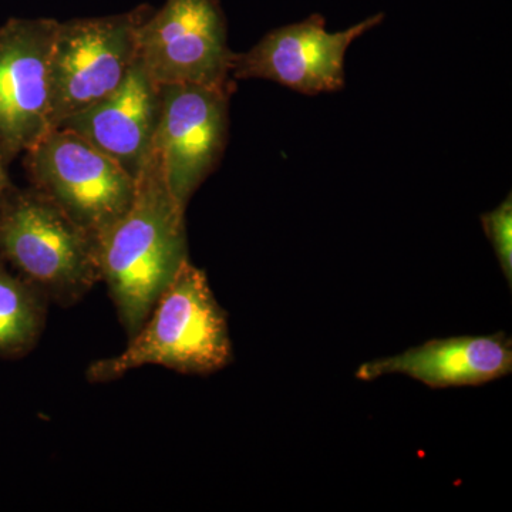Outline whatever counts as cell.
<instances>
[{
  "label": "cell",
  "mask_w": 512,
  "mask_h": 512,
  "mask_svg": "<svg viewBox=\"0 0 512 512\" xmlns=\"http://www.w3.org/2000/svg\"><path fill=\"white\" fill-rule=\"evenodd\" d=\"M96 247L101 282L130 339L190 259L185 210L168 190L154 150L137 175L130 208L101 232Z\"/></svg>",
  "instance_id": "6da1fadb"
},
{
  "label": "cell",
  "mask_w": 512,
  "mask_h": 512,
  "mask_svg": "<svg viewBox=\"0 0 512 512\" xmlns=\"http://www.w3.org/2000/svg\"><path fill=\"white\" fill-rule=\"evenodd\" d=\"M232 362L227 313L202 269L184 262L153 311L123 352L87 369L90 383H109L131 370L163 366L183 375L207 376Z\"/></svg>",
  "instance_id": "7a4b0ae2"
},
{
  "label": "cell",
  "mask_w": 512,
  "mask_h": 512,
  "mask_svg": "<svg viewBox=\"0 0 512 512\" xmlns=\"http://www.w3.org/2000/svg\"><path fill=\"white\" fill-rule=\"evenodd\" d=\"M0 258L63 308L101 282L96 238L33 187L13 185L0 204Z\"/></svg>",
  "instance_id": "3957f363"
},
{
  "label": "cell",
  "mask_w": 512,
  "mask_h": 512,
  "mask_svg": "<svg viewBox=\"0 0 512 512\" xmlns=\"http://www.w3.org/2000/svg\"><path fill=\"white\" fill-rule=\"evenodd\" d=\"M25 153L32 187L94 238L134 200L136 178L72 130L52 128Z\"/></svg>",
  "instance_id": "277c9868"
},
{
  "label": "cell",
  "mask_w": 512,
  "mask_h": 512,
  "mask_svg": "<svg viewBox=\"0 0 512 512\" xmlns=\"http://www.w3.org/2000/svg\"><path fill=\"white\" fill-rule=\"evenodd\" d=\"M151 10L57 23L50 53L53 128L120 86L136 63L138 28Z\"/></svg>",
  "instance_id": "5b68a950"
},
{
  "label": "cell",
  "mask_w": 512,
  "mask_h": 512,
  "mask_svg": "<svg viewBox=\"0 0 512 512\" xmlns=\"http://www.w3.org/2000/svg\"><path fill=\"white\" fill-rule=\"evenodd\" d=\"M137 56L158 86L198 84L235 89L220 0H165L137 33Z\"/></svg>",
  "instance_id": "8992f818"
},
{
  "label": "cell",
  "mask_w": 512,
  "mask_h": 512,
  "mask_svg": "<svg viewBox=\"0 0 512 512\" xmlns=\"http://www.w3.org/2000/svg\"><path fill=\"white\" fill-rule=\"evenodd\" d=\"M235 89L161 86V111L154 153L168 190L187 211L194 192L220 165L228 143L229 99Z\"/></svg>",
  "instance_id": "52a82bcc"
},
{
  "label": "cell",
  "mask_w": 512,
  "mask_h": 512,
  "mask_svg": "<svg viewBox=\"0 0 512 512\" xmlns=\"http://www.w3.org/2000/svg\"><path fill=\"white\" fill-rule=\"evenodd\" d=\"M383 20V13H377L352 28L330 33L326 19L313 13L302 22L271 30L248 52L235 53L232 79L269 80L305 96L339 92L345 86L350 45Z\"/></svg>",
  "instance_id": "ba28073f"
},
{
  "label": "cell",
  "mask_w": 512,
  "mask_h": 512,
  "mask_svg": "<svg viewBox=\"0 0 512 512\" xmlns=\"http://www.w3.org/2000/svg\"><path fill=\"white\" fill-rule=\"evenodd\" d=\"M55 19H9L0 28V148L9 161L52 130L50 53Z\"/></svg>",
  "instance_id": "9c48e42d"
},
{
  "label": "cell",
  "mask_w": 512,
  "mask_h": 512,
  "mask_svg": "<svg viewBox=\"0 0 512 512\" xmlns=\"http://www.w3.org/2000/svg\"><path fill=\"white\" fill-rule=\"evenodd\" d=\"M160 111L161 87L137 57L113 93L56 127L79 134L137 178L153 151Z\"/></svg>",
  "instance_id": "30bf717a"
},
{
  "label": "cell",
  "mask_w": 512,
  "mask_h": 512,
  "mask_svg": "<svg viewBox=\"0 0 512 512\" xmlns=\"http://www.w3.org/2000/svg\"><path fill=\"white\" fill-rule=\"evenodd\" d=\"M512 342L505 333L433 339L392 357L363 363L357 379L372 382L386 375H406L433 387L478 386L510 375Z\"/></svg>",
  "instance_id": "8fae6325"
},
{
  "label": "cell",
  "mask_w": 512,
  "mask_h": 512,
  "mask_svg": "<svg viewBox=\"0 0 512 512\" xmlns=\"http://www.w3.org/2000/svg\"><path fill=\"white\" fill-rule=\"evenodd\" d=\"M50 302L0 258V359H23L46 328Z\"/></svg>",
  "instance_id": "7c38bea8"
},
{
  "label": "cell",
  "mask_w": 512,
  "mask_h": 512,
  "mask_svg": "<svg viewBox=\"0 0 512 512\" xmlns=\"http://www.w3.org/2000/svg\"><path fill=\"white\" fill-rule=\"evenodd\" d=\"M485 235L493 245L495 255L508 284L512 282V200L511 195L495 210L481 215Z\"/></svg>",
  "instance_id": "4fadbf2b"
},
{
  "label": "cell",
  "mask_w": 512,
  "mask_h": 512,
  "mask_svg": "<svg viewBox=\"0 0 512 512\" xmlns=\"http://www.w3.org/2000/svg\"><path fill=\"white\" fill-rule=\"evenodd\" d=\"M8 163V157L5 156L2 148H0V204H2L8 192L13 188L8 174Z\"/></svg>",
  "instance_id": "5bb4252c"
}]
</instances>
